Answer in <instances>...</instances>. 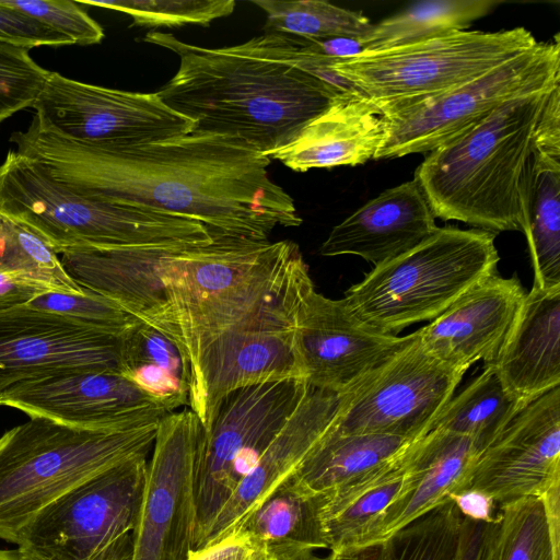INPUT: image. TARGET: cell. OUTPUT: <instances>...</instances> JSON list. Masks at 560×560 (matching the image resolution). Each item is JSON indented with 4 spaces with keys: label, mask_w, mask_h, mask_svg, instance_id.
<instances>
[{
    "label": "cell",
    "mask_w": 560,
    "mask_h": 560,
    "mask_svg": "<svg viewBox=\"0 0 560 560\" xmlns=\"http://www.w3.org/2000/svg\"><path fill=\"white\" fill-rule=\"evenodd\" d=\"M10 141L51 178L93 200L184 217L211 233L252 240L302 223L293 198L269 176L271 160L226 136L189 132L98 148L44 131L32 120Z\"/></svg>",
    "instance_id": "1"
},
{
    "label": "cell",
    "mask_w": 560,
    "mask_h": 560,
    "mask_svg": "<svg viewBox=\"0 0 560 560\" xmlns=\"http://www.w3.org/2000/svg\"><path fill=\"white\" fill-rule=\"evenodd\" d=\"M143 40L179 58L156 93L192 122L190 132L234 138L268 158L347 91L316 73L302 38L291 34L266 32L221 48L160 31Z\"/></svg>",
    "instance_id": "2"
},
{
    "label": "cell",
    "mask_w": 560,
    "mask_h": 560,
    "mask_svg": "<svg viewBox=\"0 0 560 560\" xmlns=\"http://www.w3.org/2000/svg\"><path fill=\"white\" fill-rule=\"evenodd\" d=\"M163 304L154 329L170 338L190 368L221 334L295 313L314 290L299 246L212 233L206 245L162 252Z\"/></svg>",
    "instance_id": "3"
},
{
    "label": "cell",
    "mask_w": 560,
    "mask_h": 560,
    "mask_svg": "<svg viewBox=\"0 0 560 560\" xmlns=\"http://www.w3.org/2000/svg\"><path fill=\"white\" fill-rule=\"evenodd\" d=\"M551 90L503 103L480 124L428 154L413 180L435 218L494 234L521 231V182Z\"/></svg>",
    "instance_id": "4"
},
{
    "label": "cell",
    "mask_w": 560,
    "mask_h": 560,
    "mask_svg": "<svg viewBox=\"0 0 560 560\" xmlns=\"http://www.w3.org/2000/svg\"><path fill=\"white\" fill-rule=\"evenodd\" d=\"M162 418L105 429L30 418L5 431L0 436V538L15 544L28 522L59 497L148 456Z\"/></svg>",
    "instance_id": "5"
},
{
    "label": "cell",
    "mask_w": 560,
    "mask_h": 560,
    "mask_svg": "<svg viewBox=\"0 0 560 560\" xmlns=\"http://www.w3.org/2000/svg\"><path fill=\"white\" fill-rule=\"evenodd\" d=\"M0 212L31 226L58 255L83 247H187L212 242L199 221L80 195L15 150L0 164Z\"/></svg>",
    "instance_id": "6"
},
{
    "label": "cell",
    "mask_w": 560,
    "mask_h": 560,
    "mask_svg": "<svg viewBox=\"0 0 560 560\" xmlns=\"http://www.w3.org/2000/svg\"><path fill=\"white\" fill-rule=\"evenodd\" d=\"M495 235L439 228L415 248L374 267L343 299L358 318L382 334L433 320L477 282L497 273Z\"/></svg>",
    "instance_id": "7"
},
{
    "label": "cell",
    "mask_w": 560,
    "mask_h": 560,
    "mask_svg": "<svg viewBox=\"0 0 560 560\" xmlns=\"http://www.w3.org/2000/svg\"><path fill=\"white\" fill-rule=\"evenodd\" d=\"M525 27L456 31L336 59L326 69L368 97L381 115L469 82L537 45Z\"/></svg>",
    "instance_id": "8"
},
{
    "label": "cell",
    "mask_w": 560,
    "mask_h": 560,
    "mask_svg": "<svg viewBox=\"0 0 560 560\" xmlns=\"http://www.w3.org/2000/svg\"><path fill=\"white\" fill-rule=\"evenodd\" d=\"M148 456L115 466L56 499L21 530V560H132Z\"/></svg>",
    "instance_id": "9"
},
{
    "label": "cell",
    "mask_w": 560,
    "mask_h": 560,
    "mask_svg": "<svg viewBox=\"0 0 560 560\" xmlns=\"http://www.w3.org/2000/svg\"><path fill=\"white\" fill-rule=\"evenodd\" d=\"M560 84L559 35L457 88L382 114L383 138L373 159L430 153L467 132L503 103Z\"/></svg>",
    "instance_id": "10"
},
{
    "label": "cell",
    "mask_w": 560,
    "mask_h": 560,
    "mask_svg": "<svg viewBox=\"0 0 560 560\" xmlns=\"http://www.w3.org/2000/svg\"><path fill=\"white\" fill-rule=\"evenodd\" d=\"M310 390L305 380L290 378L241 388L223 399L210 429L201 430L199 436L192 552L198 550L241 480Z\"/></svg>",
    "instance_id": "11"
},
{
    "label": "cell",
    "mask_w": 560,
    "mask_h": 560,
    "mask_svg": "<svg viewBox=\"0 0 560 560\" xmlns=\"http://www.w3.org/2000/svg\"><path fill=\"white\" fill-rule=\"evenodd\" d=\"M44 131L98 148H128L189 133L192 122L158 93L89 84L51 71L32 107Z\"/></svg>",
    "instance_id": "12"
},
{
    "label": "cell",
    "mask_w": 560,
    "mask_h": 560,
    "mask_svg": "<svg viewBox=\"0 0 560 560\" xmlns=\"http://www.w3.org/2000/svg\"><path fill=\"white\" fill-rule=\"evenodd\" d=\"M466 371L434 358L416 334L410 343L343 395L331 430L421 438L454 396Z\"/></svg>",
    "instance_id": "13"
},
{
    "label": "cell",
    "mask_w": 560,
    "mask_h": 560,
    "mask_svg": "<svg viewBox=\"0 0 560 560\" xmlns=\"http://www.w3.org/2000/svg\"><path fill=\"white\" fill-rule=\"evenodd\" d=\"M200 432L201 424L189 408L160 420L147 466L132 560H188L192 553Z\"/></svg>",
    "instance_id": "14"
},
{
    "label": "cell",
    "mask_w": 560,
    "mask_h": 560,
    "mask_svg": "<svg viewBox=\"0 0 560 560\" xmlns=\"http://www.w3.org/2000/svg\"><path fill=\"white\" fill-rule=\"evenodd\" d=\"M299 314L267 317L225 331L190 368L189 409L208 431L232 392L267 382L304 378L296 349Z\"/></svg>",
    "instance_id": "15"
},
{
    "label": "cell",
    "mask_w": 560,
    "mask_h": 560,
    "mask_svg": "<svg viewBox=\"0 0 560 560\" xmlns=\"http://www.w3.org/2000/svg\"><path fill=\"white\" fill-rule=\"evenodd\" d=\"M416 338L382 334L363 323L345 299L312 290L298 317L295 341L304 378L316 389L352 390Z\"/></svg>",
    "instance_id": "16"
},
{
    "label": "cell",
    "mask_w": 560,
    "mask_h": 560,
    "mask_svg": "<svg viewBox=\"0 0 560 560\" xmlns=\"http://www.w3.org/2000/svg\"><path fill=\"white\" fill-rule=\"evenodd\" d=\"M121 336L26 305L0 310V392L68 371L120 373Z\"/></svg>",
    "instance_id": "17"
},
{
    "label": "cell",
    "mask_w": 560,
    "mask_h": 560,
    "mask_svg": "<svg viewBox=\"0 0 560 560\" xmlns=\"http://www.w3.org/2000/svg\"><path fill=\"white\" fill-rule=\"evenodd\" d=\"M0 406L84 429L125 427L168 413L115 371H68L22 380L0 392Z\"/></svg>",
    "instance_id": "18"
},
{
    "label": "cell",
    "mask_w": 560,
    "mask_h": 560,
    "mask_svg": "<svg viewBox=\"0 0 560 560\" xmlns=\"http://www.w3.org/2000/svg\"><path fill=\"white\" fill-rule=\"evenodd\" d=\"M560 485V386L524 409L477 456L468 488L499 505ZM467 488V489H468Z\"/></svg>",
    "instance_id": "19"
},
{
    "label": "cell",
    "mask_w": 560,
    "mask_h": 560,
    "mask_svg": "<svg viewBox=\"0 0 560 560\" xmlns=\"http://www.w3.org/2000/svg\"><path fill=\"white\" fill-rule=\"evenodd\" d=\"M526 291L517 277L489 276L459 296L429 325L416 330L441 362L468 370L497 360L521 313Z\"/></svg>",
    "instance_id": "20"
},
{
    "label": "cell",
    "mask_w": 560,
    "mask_h": 560,
    "mask_svg": "<svg viewBox=\"0 0 560 560\" xmlns=\"http://www.w3.org/2000/svg\"><path fill=\"white\" fill-rule=\"evenodd\" d=\"M343 395L311 387L256 465L222 506L198 550L217 542L237 528L271 491L296 471L331 430Z\"/></svg>",
    "instance_id": "21"
},
{
    "label": "cell",
    "mask_w": 560,
    "mask_h": 560,
    "mask_svg": "<svg viewBox=\"0 0 560 560\" xmlns=\"http://www.w3.org/2000/svg\"><path fill=\"white\" fill-rule=\"evenodd\" d=\"M439 226L416 180L384 190L337 224L322 256L355 255L375 267L415 248Z\"/></svg>",
    "instance_id": "22"
},
{
    "label": "cell",
    "mask_w": 560,
    "mask_h": 560,
    "mask_svg": "<svg viewBox=\"0 0 560 560\" xmlns=\"http://www.w3.org/2000/svg\"><path fill=\"white\" fill-rule=\"evenodd\" d=\"M518 410L560 385V288L532 285L492 365Z\"/></svg>",
    "instance_id": "23"
},
{
    "label": "cell",
    "mask_w": 560,
    "mask_h": 560,
    "mask_svg": "<svg viewBox=\"0 0 560 560\" xmlns=\"http://www.w3.org/2000/svg\"><path fill=\"white\" fill-rule=\"evenodd\" d=\"M382 138L376 106L359 91H346L269 159L295 172L354 166L374 158Z\"/></svg>",
    "instance_id": "24"
},
{
    "label": "cell",
    "mask_w": 560,
    "mask_h": 560,
    "mask_svg": "<svg viewBox=\"0 0 560 560\" xmlns=\"http://www.w3.org/2000/svg\"><path fill=\"white\" fill-rule=\"evenodd\" d=\"M418 441L373 469L322 493L329 552L358 547L383 513L415 487Z\"/></svg>",
    "instance_id": "25"
},
{
    "label": "cell",
    "mask_w": 560,
    "mask_h": 560,
    "mask_svg": "<svg viewBox=\"0 0 560 560\" xmlns=\"http://www.w3.org/2000/svg\"><path fill=\"white\" fill-rule=\"evenodd\" d=\"M478 454L474 442L464 435L432 429L421 436L417 443L415 487L383 513L359 546L385 541L401 527L467 489Z\"/></svg>",
    "instance_id": "26"
},
{
    "label": "cell",
    "mask_w": 560,
    "mask_h": 560,
    "mask_svg": "<svg viewBox=\"0 0 560 560\" xmlns=\"http://www.w3.org/2000/svg\"><path fill=\"white\" fill-rule=\"evenodd\" d=\"M322 499V493L306 489L290 476L238 527L250 534L275 560H298L329 552Z\"/></svg>",
    "instance_id": "27"
},
{
    "label": "cell",
    "mask_w": 560,
    "mask_h": 560,
    "mask_svg": "<svg viewBox=\"0 0 560 560\" xmlns=\"http://www.w3.org/2000/svg\"><path fill=\"white\" fill-rule=\"evenodd\" d=\"M520 201L533 285L560 288V160L533 150L523 173Z\"/></svg>",
    "instance_id": "28"
},
{
    "label": "cell",
    "mask_w": 560,
    "mask_h": 560,
    "mask_svg": "<svg viewBox=\"0 0 560 560\" xmlns=\"http://www.w3.org/2000/svg\"><path fill=\"white\" fill-rule=\"evenodd\" d=\"M480 560H560V485L499 505L485 526Z\"/></svg>",
    "instance_id": "29"
},
{
    "label": "cell",
    "mask_w": 560,
    "mask_h": 560,
    "mask_svg": "<svg viewBox=\"0 0 560 560\" xmlns=\"http://www.w3.org/2000/svg\"><path fill=\"white\" fill-rule=\"evenodd\" d=\"M120 373L168 413L189 405L190 374L183 354L141 322L121 336Z\"/></svg>",
    "instance_id": "30"
},
{
    "label": "cell",
    "mask_w": 560,
    "mask_h": 560,
    "mask_svg": "<svg viewBox=\"0 0 560 560\" xmlns=\"http://www.w3.org/2000/svg\"><path fill=\"white\" fill-rule=\"evenodd\" d=\"M418 439L330 430L292 476L306 489L325 493L393 458Z\"/></svg>",
    "instance_id": "31"
},
{
    "label": "cell",
    "mask_w": 560,
    "mask_h": 560,
    "mask_svg": "<svg viewBox=\"0 0 560 560\" xmlns=\"http://www.w3.org/2000/svg\"><path fill=\"white\" fill-rule=\"evenodd\" d=\"M497 0H431L417 2L377 24L359 42L364 50L410 44L456 31H466L489 14Z\"/></svg>",
    "instance_id": "32"
},
{
    "label": "cell",
    "mask_w": 560,
    "mask_h": 560,
    "mask_svg": "<svg viewBox=\"0 0 560 560\" xmlns=\"http://www.w3.org/2000/svg\"><path fill=\"white\" fill-rule=\"evenodd\" d=\"M492 366L453 396L432 429L469 438L480 453L520 412Z\"/></svg>",
    "instance_id": "33"
},
{
    "label": "cell",
    "mask_w": 560,
    "mask_h": 560,
    "mask_svg": "<svg viewBox=\"0 0 560 560\" xmlns=\"http://www.w3.org/2000/svg\"><path fill=\"white\" fill-rule=\"evenodd\" d=\"M267 16L266 31L307 39L361 38L373 27L369 18L322 0H253Z\"/></svg>",
    "instance_id": "34"
},
{
    "label": "cell",
    "mask_w": 560,
    "mask_h": 560,
    "mask_svg": "<svg viewBox=\"0 0 560 560\" xmlns=\"http://www.w3.org/2000/svg\"><path fill=\"white\" fill-rule=\"evenodd\" d=\"M0 271L25 276L56 291L81 293L63 268L60 255L24 222L0 212Z\"/></svg>",
    "instance_id": "35"
},
{
    "label": "cell",
    "mask_w": 560,
    "mask_h": 560,
    "mask_svg": "<svg viewBox=\"0 0 560 560\" xmlns=\"http://www.w3.org/2000/svg\"><path fill=\"white\" fill-rule=\"evenodd\" d=\"M462 523L446 501L387 538L384 560H458Z\"/></svg>",
    "instance_id": "36"
},
{
    "label": "cell",
    "mask_w": 560,
    "mask_h": 560,
    "mask_svg": "<svg viewBox=\"0 0 560 560\" xmlns=\"http://www.w3.org/2000/svg\"><path fill=\"white\" fill-rule=\"evenodd\" d=\"M78 2L129 14L132 26L145 27L208 25L217 19L230 15L235 7L234 0H84Z\"/></svg>",
    "instance_id": "37"
},
{
    "label": "cell",
    "mask_w": 560,
    "mask_h": 560,
    "mask_svg": "<svg viewBox=\"0 0 560 560\" xmlns=\"http://www.w3.org/2000/svg\"><path fill=\"white\" fill-rule=\"evenodd\" d=\"M25 305L119 336L140 323L110 300L85 288L81 293L47 292Z\"/></svg>",
    "instance_id": "38"
},
{
    "label": "cell",
    "mask_w": 560,
    "mask_h": 560,
    "mask_svg": "<svg viewBox=\"0 0 560 560\" xmlns=\"http://www.w3.org/2000/svg\"><path fill=\"white\" fill-rule=\"evenodd\" d=\"M28 49L0 40V125L15 113L33 107L50 75Z\"/></svg>",
    "instance_id": "39"
},
{
    "label": "cell",
    "mask_w": 560,
    "mask_h": 560,
    "mask_svg": "<svg viewBox=\"0 0 560 560\" xmlns=\"http://www.w3.org/2000/svg\"><path fill=\"white\" fill-rule=\"evenodd\" d=\"M52 31L67 37L72 45H94L104 38V30L78 1L68 0H0Z\"/></svg>",
    "instance_id": "40"
},
{
    "label": "cell",
    "mask_w": 560,
    "mask_h": 560,
    "mask_svg": "<svg viewBox=\"0 0 560 560\" xmlns=\"http://www.w3.org/2000/svg\"><path fill=\"white\" fill-rule=\"evenodd\" d=\"M0 40L25 49L40 46H67L72 42L32 16L0 1Z\"/></svg>",
    "instance_id": "41"
},
{
    "label": "cell",
    "mask_w": 560,
    "mask_h": 560,
    "mask_svg": "<svg viewBox=\"0 0 560 560\" xmlns=\"http://www.w3.org/2000/svg\"><path fill=\"white\" fill-rule=\"evenodd\" d=\"M262 546L242 528H236L217 542L194 551L188 560H266Z\"/></svg>",
    "instance_id": "42"
},
{
    "label": "cell",
    "mask_w": 560,
    "mask_h": 560,
    "mask_svg": "<svg viewBox=\"0 0 560 560\" xmlns=\"http://www.w3.org/2000/svg\"><path fill=\"white\" fill-rule=\"evenodd\" d=\"M533 145L537 152L560 160V84L547 95L535 127Z\"/></svg>",
    "instance_id": "43"
},
{
    "label": "cell",
    "mask_w": 560,
    "mask_h": 560,
    "mask_svg": "<svg viewBox=\"0 0 560 560\" xmlns=\"http://www.w3.org/2000/svg\"><path fill=\"white\" fill-rule=\"evenodd\" d=\"M51 291L56 290L25 276L0 271V310L25 305Z\"/></svg>",
    "instance_id": "44"
},
{
    "label": "cell",
    "mask_w": 560,
    "mask_h": 560,
    "mask_svg": "<svg viewBox=\"0 0 560 560\" xmlns=\"http://www.w3.org/2000/svg\"><path fill=\"white\" fill-rule=\"evenodd\" d=\"M451 500L459 514L471 521L489 524L494 520L498 511V504L494 500L476 489H465L452 495Z\"/></svg>",
    "instance_id": "45"
},
{
    "label": "cell",
    "mask_w": 560,
    "mask_h": 560,
    "mask_svg": "<svg viewBox=\"0 0 560 560\" xmlns=\"http://www.w3.org/2000/svg\"><path fill=\"white\" fill-rule=\"evenodd\" d=\"M304 46L312 55L327 60L351 57L363 51L359 38L336 37L327 39L303 38Z\"/></svg>",
    "instance_id": "46"
},
{
    "label": "cell",
    "mask_w": 560,
    "mask_h": 560,
    "mask_svg": "<svg viewBox=\"0 0 560 560\" xmlns=\"http://www.w3.org/2000/svg\"><path fill=\"white\" fill-rule=\"evenodd\" d=\"M486 523L463 517L458 560H480Z\"/></svg>",
    "instance_id": "47"
},
{
    "label": "cell",
    "mask_w": 560,
    "mask_h": 560,
    "mask_svg": "<svg viewBox=\"0 0 560 560\" xmlns=\"http://www.w3.org/2000/svg\"><path fill=\"white\" fill-rule=\"evenodd\" d=\"M385 541L329 552L330 560H384Z\"/></svg>",
    "instance_id": "48"
},
{
    "label": "cell",
    "mask_w": 560,
    "mask_h": 560,
    "mask_svg": "<svg viewBox=\"0 0 560 560\" xmlns=\"http://www.w3.org/2000/svg\"><path fill=\"white\" fill-rule=\"evenodd\" d=\"M0 560H21L18 549H0Z\"/></svg>",
    "instance_id": "49"
},
{
    "label": "cell",
    "mask_w": 560,
    "mask_h": 560,
    "mask_svg": "<svg viewBox=\"0 0 560 560\" xmlns=\"http://www.w3.org/2000/svg\"><path fill=\"white\" fill-rule=\"evenodd\" d=\"M298 560H330V555L329 552L327 555H322L320 552H318L300 558Z\"/></svg>",
    "instance_id": "50"
},
{
    "label": "cell",
    "mask_w": 560,
    "mask_h": 560,
    "mask_svg": "<svg viewBox=\"0 0 560 560\" xmlns=\"http://www.w3.org/2000/svg\"><path fill=\"white\" fill-rule=\"evenodd\" d=\"M266 560H275V559H272V558H270V557H267V558H266Z\"/></svg>",
    "instance_id": "51"
}]
</instances>
